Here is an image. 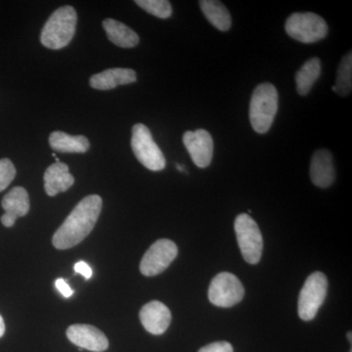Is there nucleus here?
I'll use <instances>...</instances> for the list:
<instances>
[{
	"label": "nucleus",
	"instance_id": "obj_12",
	"mask_svg": "<svg viewBox=\"0 0 352 352\" xmlns=\"http://www.w3.org/2000/svg\"><path fill=\"white\" fill-rule=\"evenodd\" d=\"M139 317L145 330L153 335H163L170 325V310L159 300L146 303Z\"/></svg>",
	"mask_w": 352,
	"mask_h": 352
},
{
	"label": "nucleus",
	"instance_id": "obj_5",
	"mask_svg": "<svg viewBox=\"0 0 352 352\" xmlns=\"http://www.w3.org/2000/svg\"><path fill=\"white\" fill-rule=\"evenodd\" d=\"M131 148L134 156L148 170L160 171L166 168V157L145 124L132 127Z\"/></svg>",
	"mask_w": 352,
	"mask_h": 352
},
{
	"label": "nucleus",
	"instance_id": "obj_2",
	"mask_svg": "<svg viewBox=\"0 0 352 352\" xmlns=\"http://www.w3.org/2000/svg\"><path fill=\"white\" fill-rule=\"evenodd\" d=\"M78 15L72 6L57 9L44 25L41 34L43 46L52 50L66 47L75 36Z\"/></svg>",
	"mask_w": 352,
	"mask_h": 352
},
{
	"label": "nucleus",
	"instance_id": "obj_20",
	"mask_svg": "<svg viewBox=\"0 0 352 352\" xmlns=\"http://www.w3.org/2000/svg\"><path fill=\"white\" fill-rule=\"evenodd\" d=\"M321 75V62L319 58H312L303 64L296 75V90L302 96L309 94L315 82Z\"/></svg>",
	"mask_w": 352,
	"mask_h": 352
},
{
	"label": "nucleus",
	"instance_id": "obj_1",
	"mask_svg": "<svg viewBox=\"0 0 352 352\" xmlns=\"http://www.w3.org/2000/svg\"><path fill=\"white\" fill-rule=\"evenodd\" d=\"M102 205L103 201L98 195L82 199L53 236L54 247L68 250L82 242L94 230L101 214Z\"/></svg>",
	"mask_w": 352,
	"mask_h": 352
},
{
	"label": "nucleus",
	"instance_id": "obj_3",
	"mask_svg": "<svg viewBox=\"0 0 352 352\" xmlns=\"http://www.w3.org/2000/svg\"><path fill=\"white\" fill-rule=\"evenodd\" d=\"M278 91L271 83H261L252 94L250 103V120L252 129L263 134L270 131L278 111Z\"/></svg>",
	"mask_w": 352,
	"mask_h": 352
},
{
	"label": "nucleus",
	"instance_id": "obj_17",
	"mask_svg": "<svg viewBox=\"0 0 352 352\" xmlns=\"http://www.w3.org/2000/svg\"><path fill=\"white\" fill-rule=\"evenodd\" d=\"M103 28L110 41L120 47L131 48L138 45L139 43L138 34L119 21L104 20Z\"/></svg>",
	"mask_w": 352,
	"mask_h": 352
},
{
	"label": "nucleus",
	"instance_id": "obj_22",
	"mask_svg": "<svg viewBox=\"0 0 352 352\" xmlns=\"http://www.w3.org/2000/svg\"><path fill=\"white\" fill-rule=\"evenodd\" d=\"M135 3L146 12L161 19H168L173 14V7L166 0H136Z\"/></svg>",
	"mask_w": 352,
	"mask_h": 352
},
{
	"label": "nucleus",
	"instance_id": "obj_19",
	"mask_svg": "<svg viewBox=\"0 0 352 352\" xmlns=\"http://www.w3.org/2000/svg\"><path fill=\"white\" fill-rule=\"evenodd\" d=\"M200 7L208 22L222 32L228 31L232 25L231 15L224 4L215 0H201Z\"/></svg>",
	"mask_w": 352,
	"mask_h": 352
},
{
	"label": "nucleus",
	"instance_id": "obj_6",
	"mask_svg": "<svg viewBox=\"0 0 352 352\" xmlns=\"http://www.w3.org/2000/svg\"><path fill=\"white\" fill-rule=\"evenodd\" d=\"M234 228L243 258L248 263L258 264L263 251V234L258 223L249 214H241L236 217Z\"/></svg>",
	"mask_w": 352,
	"mask_h": 352
},
{
	"label": "nucleus",
	"instance_id": "obj_18",
	"mask_svg": "<svg viewBox=\"0 0 352 352\" xmlns=\"http://www.w3.org/2000/svg\"><path fill=\"white\" fill-rule=\"evenodd\" d=\"M50 144L54 151L61 153H85L89 150L90 143L83 135H69L63 131L50 134Z\"/></svg>",
	"mask_w": 352,
	"mask_h": 352
},
{
	"label": "nucleus",
	"instance_id": "obj_25",
	"mask_svg": "<svg viewBox=\"0 0 352 352\" xmlns=\"http://www.w3.org/2000/svg\"><path fill=\"white\" fill-rule=\"evenodd\" d=\"M75 271L76 273H78V274L82 275L85 279H90L92 276V270L89 265L85 261H78L75 264Z\"/></svg>",
	"mask_w": 352,
	"mask_h": 352
},
{
	"label": "nucleus",
	"instance_id": "obj_15",
	"mask_svg": "<svg viewBox=\"0 0 352 352\" xmlns=\"http://www.w3.org/2000/svg\"><path fill=\"white\" fill-rule=\"evenodd\" d=\"M135 71L132 69H109L102 73L95 74L90 78V87L94 89L109 90L119 85H131L136 82Z\"/></svg>",
	"mask_w": 352,
	"mask_h": 352
},
{
	"label": "nucleus",
	"instance_id": "obj_29",
	"mask_svg": "<svg viewBox=\"0 0 352 352\" xmlns=\"http://www.w3.org/2000/svg\"><path fill=\"white\" fill-rule=\"evenodd\" d=\"M347 339L349 340V342H352L351 332L347 333Z\"/></svg>",
	"mask_w": 352,
	"mask_h": 352
},
{
	"label": "nucleus",
	"instance_id": "obj_7",
	"mask_svg": "<svg viewBox=\"0 0 352 352\" xmlns=\"http://www.w3.org/2000/svg\"><path fill=\"white\" fill-rule=\"evenodd\" d=\"M327 277L320 271L307 277L298 298V316L302 320H314L327 296Z\"/></svg>",
	"mask_w": 352,
	"mask_h": 352
},
{
	"label": "nucleus",
	"instance_id": "obj_8",
	"mask_svg": "<svg viewBox=\"0 0 352 352\" xmlns=\"http://www.w3.org/2000/svg\"><path fill=\"white\" fill-rule=\"evenodd\" d=\"M245 288L232 273L221 272L212 280L208 289V300L219 307H232L242 302Z\"/></svg>",
	"mask_w": 352,
	"mask_h": 352
},
{
	"label": "nucleus",
	"instance_id": "obj_30",
	"mask_svg": "<svg viewBox=\"0 0 352 352\" xmlns=\"http://www.w3.org/2000/svg\"><path fill=\"white\" fill-rule=\"evenodd\" d=\"M349 352H352V351H349Z\"/></svg>",
	"mask_w": 352,
	"mask_h": 352
},
{
	"label": "nucleus",
	"instance_id": "obj_27",
	"mask_svg": "<svg viewBox=\"0 0 352 352\" xmlns=\"http://www.w3.org/2000/svg\"><path fill=\"white\" fill-rule=\"evenodd\" d=\"M4 333H6V324H4L3 318L0 315V338L3 337Z\"/></svg>",
	"mask_w": 352,
	"mask_h": 352
},
{
	"label": "nucleus",
	"instance_id": "obj_26",
	"mask_svg": "<svg viewBox=\"0 0 352 352\" xmlns=\"http://www.w3.org/2000/svg\"><path fill=\"white\" fill-rule=\"evenodd\" d=\"M56 288L60 293L62 294V296H65V298H69V296H73L74 291L71 289V287L69 286V284L65 281L62 278H59V279L56 280Z\"/></svg>",
	"mask_w": 352,
	"mask_h": 352
},
{
	"label": "nucleus",
	"instance_id": "obj_14",
	"mask_svg": "<svg viewBox=\"0 0 352 352\" xmlns=\"http://www.w3.org/2000/svg\"><path fill=\"white\" fill-rule=\"evenodd\" d=\"M310 178L319 188H327L335 182V166L332 154L328 150L321 149L314 153L310 164Z\"/></svg>",
	"mask_w": 352,
	"mask_h": 352
},
{
	"label": "nucleus",
	"instance_id": "obj_10",
	"mask_svg": "<svg viewBox=\"0 0 352 352\" xmlns=\"http://www.w3.org/2000/svg\"><path fill=\"white\" fill-rule=\"evenodd\" d=\"M183 143L198 168H206L210 166L214 156V140L210 132L205 129L186 131L183 134Z\"/></svg>",
	"mask_w": 352,
	"mask_h": 352
},
{
	"label": "nucleus",
	"instance_id": "obj_11",
	"mask_svg": "<svg viewBox=\"0 0 352 352\" xmlns=\"http://www.w3.org/2000/svg\"><path fill=\"white\" fill-rule=\"evenodd\" d=\"M69 342L82 349L90 351H105L109 347L107 337L99 329L87 324H75L67 330Z\"/></svg>",
	"mask_w": 352,
	"mask_h": 352
},
{
	"label": "nucleus",
	"instance_id": "obj_23",
	"mask_svg": "<svg viewBox=\"0 0 352 352\" xmlns=\"http://www.w3.org/2000/svg\"><path fill=\"white\" fill-rule=\"evenodd\" d=\"M15 166L9 159L0 160V192L6 190L15 178Z\"/></svg>",
	"mask_w": 352,
	"mask_h": 352
},
{
	"label": "nucleus",
	"instance_id": "obj_13",
	"mask_svg": "<svg viewBox=\"0 0 352 352\" xmlns=\"http://www.w3.org/2000/svg\"><path fill=\"white\" fill-rule=\"evenodd\" d=\"M6 214L1 217V222L6 227H12L18 217H25L30 210V198L27 190L23 187H14L7 193L1 201Z\"/></svg>",
	"mask_w": 352,
	"mask_h": 352
},
{
	"label": "nucleus",
	"instance_id": "obj_9",
	"mask_svg": "<svg viewBox=\"0 0 352 352\" xmlns=\"http://www.w3.org/2000/svg\"><path fill=\"white\" fill-rule=\"evenodd\" d=\"M177 254V245L173 241H156L143 256L140 263L141 273L148 277L161 274L175 261Z\"/></svg>",
	"mask_w": 352,
	"mask_h": 352
},
{
	"label": "nucleus",
	"instance_id": "obj_28",
	"mask_svg": "<svg viewBox=\"0 0 352 352\" xmlns=\"http://www.w3.org/2000/svg\"><path fill=\"white\" fill-rule=\"evenodd\" d=\"M176 168H177V170L179 171H185V168L184 166H182V164H176Z\"/></svg>",
	"mask_w": 352,
	"mask_h": 352
},
{
	"label": "nucleus",
	"instance_id": "obj_16",
	"mask_svg": "<svg viewBox=\"0 0 352 352\" xmlns=\"http://www.w3.org/2000/svg\"><path fill=\"white\" fill-rule=\"evenodd\" d=\"M44 189L48 196H56L60 192H66L75 183V178L69 171L68 164L54 163L44 173Z\"/></svg>",
	"mask_w": 352,
	"mask_h": 352
},
{
	"label": "nucleus",
	"instance_id": "obj_4",
	"mask_svg": "<svg viewBox=\"0 0 352 352\" xmlns=\"http://www.w3.org/2000/svg\"><path fill=\"white\" fill-rule=\"evenodd\" d=\"M285 30L292 38L302 43H317L328 34L327 23L320 16L311 12L292 14Z\"/></svg>",
	"mask_w": 352,
	"mask_h": 352
},
{
	"label": "nucleus",
	"instance_id": "obj_24",
	"mask_svg": "<svg viewBox=\"0 0 352 352\" xmlns=\"http://www.w3.org/2000/svg\"><path fill=\"white\" fill-rule=\"evenodd\" d=\"M198 352H233V346L228 342H215L201 347Z\"/></svg>",
	"mask_w": 352,
	"mask_h": 352
},
{
	"label": "nucleus",
	"instance_id": "obj_21",
	"mask_svg": "<svg viewBox=\"0 0 352 352\" xmlns=\"http://www.w3.org/2000/svg\"><path fill=\"white\" fill-rule=\"evenodd\" d=\"M352 88V53L349 52L342 58L338 69L337 80L333 90L340 96H347Z\"/></svg>",
	"mask_w": 352,
	"mask_h": 352
}]
</instances>
